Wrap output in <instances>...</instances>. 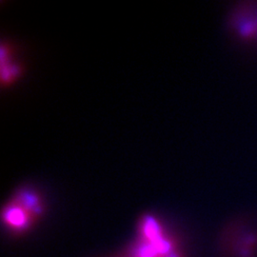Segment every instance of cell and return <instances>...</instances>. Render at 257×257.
<instances>
[{
  "mask_svg": "<svg viewBox=\"0 0 257 257\" xmlns=\"http://www.w3.org/2000/svg\"><path fill=\"white\" fill-rule=\"evenodd\" d=\"M46 211L40 193L31 187H22L11 197L2 210V221L6 229L14 234L28 232Z\"/></svg>",
  "mask_w": 257,
  "mask_h": 257,
  "instance_id": "obj_1",
  "label": "cell"
},
{
  "mask_svg": "<svg viewBox=\"0 0 257 257\" xmlns=\"http://www.w3.org/2000/svg\"><path fill=\"white\" fill-rule=\"evenodd\" d=\"M128 257H182V253L161 222L146 214L140 219L138 238Z\"/></svg>",
  "mask_w": 257,
  "mask_h": 257,
  "instance_id": "obj_2",
  "label": "cell"
},
{
  "mask_svg": "<svg viewBox=\"0 0 257 257\" xmlns=\"http://www.w3.org/2000/svg\"><path fill=\"white\" fill-rule=\"evenodd\" d=\"M228 22L235 37L257 44V1L236 4L230 12Z\"/></svg>",
  "mask_w": 257,
  "mask_h": 257,
  "instance_id": "obj_3",
  "label": "cell"
},
{
  "mask_svg": "<svg viewBox=\"0 0 257 257\" xmlns=\"http://www.w3.org/2000/svg\"><path fill=\"white\" fill-rule=\"evenodd\" d=\"M227 234L230 235L233 240L230 239L231 242V252L236 257H252L253 252L257 248V233L251 230L247 226H242L235 224L231 226Z\"/></svg>",
  "mask_w": 257,
  "mask_h": 257,
  "instance_id": "obj_4",
  "label": "cell"
}]
</instances>
